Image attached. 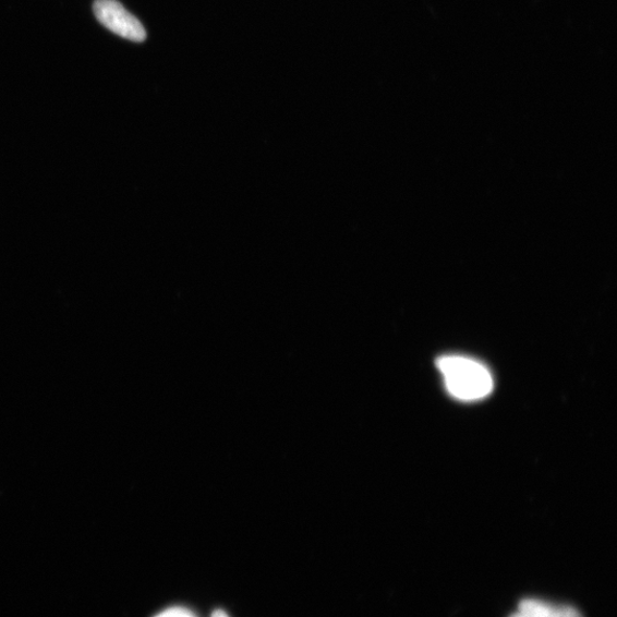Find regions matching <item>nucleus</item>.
Masks as SVG:
<instances>
[{
  "instance_id": "obj_1",
  "label": "nucleus",
  "mask_w": 617,
  "mask_h": 617,
  "mask_svg": "<svg viewBox=\"0 0 617 617\" xmlns=\"http://www.w3.org/2000/svg\"><path fill=\"white\" fill-rule=\"evenodd\" d=\"M437 368L444 378L447 391L462 401H477L486 398L494 388L489 370L476 360L463 355H443Z\"/></svg>"
},
{
  "instance_id": "obj_2",
  "label": "nucleus",
  "mask_w": 617,
  "mask_h": 617,
  "mask_svg": "<svg viewBox=\"0 0 617 617\" xmlns=\"http://www.w3.org/2000/svg\"><path fill=\"white\" fill-rule=\"evenodd\" d=\"M93 11L101 25L113 34L135 43L146 40L145 27L117 0H95Z\"/></svg>"
},
{
  "instance_id": "obj_5",
  "label": "nucleus",
  "mask_w": 617,
  "mask_h": 617,
  "mask_svg": "<svg viewBox=\"0 0 617 617\" xmlns=\"http://www.w3.org/2000/svg\"><path fill=\"white\" fill-rule=\"evenodd\" d=\"M211 617H229V616L226 612L219 609L213 613Z\"/></svg>"
},
{
  "instance_id": "obj_6",
  "label": "nucleus",
  "mask_w": 617,
  "mask_h": 617,
  "mask_svg": "<svg viewBox=\"0 0 617 617\" xmlns=\"http://www.w3.org/2000/svg\"><path fill=\"white\" fill-rule=\"evenodd\" d=\"M510 617H531V616H529L524 613L518 612V613L512 614Z\"/></svg>"
},
{
  "instance_id": "obj_3",
  "label": "nucleus",
  "mask_w": 617,
  "mask_h": 617,
  "mask_svg": "<svg viewBox=\"0 0 617 617\" xmlns=\"http://www.w3.org/2000/svg\"><path fill=\"white\" fill-rule=\"evenodd\" d=\"M518 612L531 617H583L574 607L556 606L537 600L521 601Z\"/></svg>"
},
{
  "instance_id": "obj_4",
  "label": "nucleus",
  "mask_w": 617,
  "mask_h": 617,
  "mask_svg": "<svg viewBox=\"0 0 617 617\" xmlns=\"http://www.w3.org/2000/svg\"><path fill=\"white\" fill-rule=\"evenodd\" d=\"M155 617H197L192 610H189L183 607H172L166 609Z\"/></svg>"
}]
</instances>
